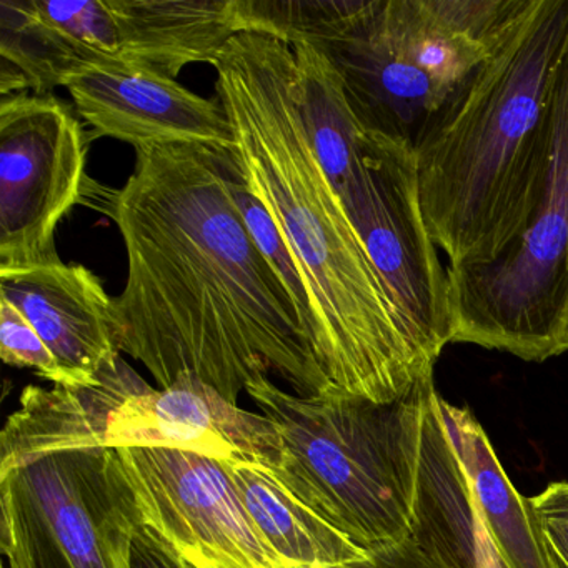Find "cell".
<instances>
[{
	"label": "cell",
	"mask_w": 568,
	"mask_h": 568,
	"mask_svg": "<svg viewBox=\"0 0 568 568\" xmlns=\"http://www.w3.org/2000/svg\"><path fill=\"white\" fill-rule=\"evenodd\" d=\"M135 154L124 187L104 192L128 252V282L115 297L121 354L161 388L192 375L235 405L272 375L304 397L338 394L248 231L231 151L171 144Z\"/></svg>",
	"instance_id": "cell-1"
},
{
	"label": "cell",
	"mask_w": 568,
	"mask_h": 568,
	"mask_svg": "<svg viewBox=\"0 0 568 568\" xmlns=\"http://www.w3.org/2000/svg\"><path fill=\"white\" fill-rule=\"evenodd\" d=\"M245 184L287 244L314 312V351L338 394L392 404L434 375L315 154L294 52L242 32L214 64Z\"/></svg>",
	"instance_id": "cell-2"
},
{
	"label": "cell",
	"mask_w": 568,
	"mask_h": 568,
	"mask_svg": "<svg viewBox=\"0 0 568 568\" xmlns=\"http://www.w3.org/2000/svg\"><path fill=\"white\" fill-rule=\"evenodd\" d=\"M568 0H527L415 148L425 222L448 267L494 261L521 231L545 169V112Z\"/></svg>",
	"instance_id": "cell-3"
},
{
	"label": "cell",
	"mask_w": 568,
	"mask_h": 568,
	"mask_svg": "<svg viewBox=\"0 0 568 568\" xmlns=\"http://www.w3.org/2000/svg\"><path fill=\"white\" fill-rule=\"evenodd\" d=\"M245 392L281 434L278 480L372 557L417 540L427 521L464 520L440 511L470 498L434 375L392 404L304 397L272 378Z\"/></svg>",
	"instance_id": "cell-4"
},
{
	"label": "cell",
	"mask_w": 568,
	"mask_h": 568,
	"mask_svg": "<svg viewBox=\"0 0 568 568\" xmlns=\"http://www.w3.org/2000/svg\"><path fill=\"white\" fill-rule=\"evenodd\" d=\"M545 169L521 231L491 262L448 267L452 344L545 362L568 351V42L545 112Z\"/></svg>",
	"instance_id": "cell-5"
},
{
	"label": "cell",
	"mask_w": 568,
	"mask_h": 568,
	"mask_svg": "<svg viewBox=\"0 0 568 568\" xmlns=\"http://www.w3.org/2000/svg\"><path fill=\"white\" fill-rule=\"evenodd\" d=\"M0 510L9 568H131L142 515L118 448L0 464Z\"/></svg>",
	"instance_id": "cell-6"
},
{
	"label": "cell",
	"mask_w": 568,
	"mask_h": 568,
	"mask_svg": "<svg viewBox=\"0 0 568 568\" xmlns=\"http://www.w3.org/2000/svg\"><path fill=\"white\" fill-rule=\"evenodd\" d=\"M88 138L52 95L0 102V271L58 261L55 232L88 189Z\"/></svg>",
	"instance_id": "cell-7"
},
{
	"label": "cell",
	"mask_w": 568,
	"mask_h": 568,
	"mask_svg": "<svg viewBox=\"0 0 568 568\" xmlns=\"http://www.w3.org/2000/svg\"><path fill=\"white\" fill-rule=\"evenodd\" d=\"M371 191L348 214L412 335L432 362L452 344L448 272L425 222L415 151L365 131Z\"/></svg>",
	"instance_id": "cell-8"
},
{
	"label": "cell",
	"mask_w": 568,
	"mask_h": 568,
	"mask_svg": "<svg viewBox=\"0 0 568 568\" xmlns=\"http://www.w3.org/2000/svg\"><path fill=\"white\" fill-rule=\"evenodd\" d=\"M304 42L337 69L364 131L414 151L450 99L402 52L388 26L387 0H322Z\"/></svg>",
	"instance_id": "cell-9"
},
{
	"label": "cell",
	"mask_w": 568,
	"mask_h": 568,
	"mask_svg": "<svg viewBox=\"0 0 568 568\" xmlns=\"http://www.w3.org/2000/svg\"><path fill=\"white\" fill-rule=\"evenodd\" d=\"M118 452L142 524L165 541L214 548L244 568H291L258 535L224 462L179 448Z\"/></svg>",
	"instance_id": "cell-10"
},
{
	"label": "cell",
	"mask_w": 568,
	"mask_h": 568,
	"mask_svg": "<svg viewBox=\"0 0 568 568\" xmlns=\"http://www.w3.org/2000/svg\"><path fill=\"white\" fill-rule=\"evenodd\" d=\"M105 447H162L219 460L257 462L277 470L282 440L265 415L231 404L201 378L132 395L109 418Z\"/></svg>",
	"instance_id": "cell-11"
},
{
	"label": "cell",
	"mask_w": 568,
	"mask_h": 568,
	"mask_svg": "<svg viewBox=\"0 0 568 568\" xmlns=\"http://www.w3.org/2000/svg\"><path fill=\"white\" fill-rule=\"evenodd\" d=\"M65 88L98 138L151 145L204 144L232 151L234 129L221 102L201 98L175 79L134 65H98Z\"/></svg>",
	"instance_id": "cell-12"
},
{
	"label": "cell",
	"mask_w": 568,
	"mask_h": 568,
	"mask_svg": "<svg viewBox=\"0 0 568 568\" xmlns=\"http://www.w3.org/2000/svg\"><path fill=\"white\" fill-rule=\"evenodd\" d=\"M111 0H0V94L49 95L122 62Z\"/></svg>",
	"instance_id": "cell-13"
},
{
	"label": "cell",
	"mask_w": 568,
	"mask_h": 568,
	"mask_svg": "<svg viewBox=\"0 0 568 568\" xmlns=\"http://www.w3.org/2000/svg\"><path fill=\"white\" fill-rule=\"evenodd\" d=\"M0 298L34 325L64 374V387L95 384L121 358L115 297L84 265L58 258L0 271Z\"/></svg>",
	"instance_id": "cell-14"
},
{
	"label": "cell",
	"mask_w": 568,
	"mask_h": 568,
	"mask_svg": "<svg viewBox=\"0 0 568 568\" xmlns=\"http://www.w3.org/2000/svg\"><path fill=\"white\" fill-rule=\"evenodd\" d=\"M122 64L175 79L195 62L215 64L244 32L239 0H111Z\"/></svg>",
	"instance_id": "cell-15"
},
{
	"label": "cell",
	"mask_w": 568,
	"mask_h": 568,
	"mask_svg": "<svg viewBox=\"0 0 568 568\" xmlns=\"http://www.w3.org/2000/svg\"><path fill=\"white\" fill-rule=\"evenodd\" d=\"M151 388L122 357L88 387L24 388L21 408L0 434V464L39 452L104 445L112 412Z\"/></svg>",
	"instance_id": "cell-16"
},
{
	"label": "cell",
	"mask_w": 568,
	"mask_h": 568,
	"mask_svg": "<svg viewBox=\"0 0 568 568\" xmlns=\"http://www.w3.org/2000/svg\"><path fill=\"white\" fill-rule=\"evenodd\" d=\"M258 535L291 568H367L374 557L292 494L267 465L222 460Z\"/></svg>",
	"instance_id": "cell-17"
},
{
	"label": "cell",
	"mask_w": 568,
	"mask_h": 568,
	"mask_svg": "<svg viewBox=\"0 0 568 568\" xmlns=\"http://www.w3.org/2000/svg\"><path fill=\"white\" fill-rule=\"evenodd\" d=\"M442 418L452 440L471 505L505 568H551L528 500L508 480L487 434L468 408L440 398Z\"/></svg>",
	"instance_id": "cell-18"
},
{
	"label": "cell",
	"mask_w": 568,
	"mask_h": 568,
	"mask_svg": "<svg viewBox=\"0 0 568 568\" xmlns=\"http://www.w3.org/2000/svg\"><path fill=\"white\" fill-rule=\"evenodd\" d=\"M294 52L298 104L315 154L347 211L371 184L365 155V131L355 119L341 74L327 55L308 42Z\"/></svg>",
	"instance_id": "cell-19"
},
{
	"label": "cell",
	"mask_w": 568,
	"mask_h": 568,
	"mask_svg": "<svg viewBox=\"0 0 568 568\" xmlns=\"http://www.w3.org/2000/svg\"><path fill=\"white\" fill-rule=\"evenodd\" d=\"M387 19L408 61L450 98L494 52L454 28L437 0H387Z\"/></svg>",
	"instance_id": "cell-20"
},
{
	"label": "cell",
	"mask_w": 568,
	"mask_h": 568,
	"mask_svg": "<svg viewBox=\"0 0 568 568\" xmlns=\"http://www.w3.org/2000/svg\"><path fill=\"white\" fill-rule=\"evenodd\" d=\"M234 192L245 222H247L248 231L254 235L258 248L274 268L278 281L282 282L285 291L291 295L295 311H297L298 318H301L302 327L307 332L312 347H314V312H312L311 298H308L307 288H305L304 281H302L301 272H298L297 264H295L287 244L282 239L277 225L274 224L262 202L252 194L251 189L245 184L237 162H235L234 169Z\"/></svg>",
	"instance_id": "cell-21"
},
{
	"label": "cell",
	"mask_w": 568,
	"mask_h": 568,
	"mask_svg": "<svg viewBox=\"0 0 568 568\" xmlns=\"http://www.w3.org/2000/svg\"><path fill=\"white\" fill-rule=\"evenodd\" d=\"M0 357L8 365L31 368L39 377L64 387L65 378L34 325L11 302L0 298Z\"/></svg>",
	"instance_id": "cell-22"
},
{
	"label": "cell",
	"mask_w": 568,
	"mask_h": 568,
	"mask_svg": "<svg viewBox=\"0 0 568 568\" xmlns=\"http://www.w3.org/2000/svg\"><path fill=\"white\" fill-rule=\"evenodd\" d=\"M527 500L551 568H568V481H555Z\"/></svg>",
	"instance_id": "cell-23"
},
{
	"label": "cell",
	"mask_w": 568,
	"mask_h": 568,
	"mask_svg": "<svg viewBox=\"0 0 568 568\" xmlns=\"http://www.w3.org/2000/svg\"><path fill=\"white\" fill-rule=\"evenodd\" d=\"M131 568H187L178 551L142 524L132 544Z\"/></svg>",
	"instance_id": "cell-24"
},
{
	"label": "cell",
	"mask_w": 568,
	"mask_h": 568,
	"mask_svg": "<svg viewBox=\"0 0 568 568\" xmlns=\"http://www.w3.org/2000/svg\"><path fill=\"white\" fill-rule=\"evenodd\" d=\"M169 544V541H168ZM171 545V544H169ZM187 568H244L227 555L209 547H184L171 545Z\"/></svg>",
	"instance_id": "cell-25"
},
{
	"label": "cell",
	"mask_w": 568,
	"mask_h": 568,
	"mask_svg": "<svg viewBox=\"0 0 568 568\" xmlns=\"http://www.w3.org/2000/svg\"><path fill=\"white\" fill-rule=\"evenodd\" d=\"M474 524H475V557H477V568H491L490 558V538H488L487 530L481 525L477 511L474 508Z\"/></svg>",
	"instance_id": "cell-26"
},
{
	"label": "cell",
	"mask_w": 568,
	"mask_h": 568,
	"mask_svg": "<svg viewBox=\"0 0 568 568\" xmlns=\"http://www.w3.org/2000/svg\"><path fill=\"white\" fill-rule=\"evenodd\" d=\"M490 558H491V568H505V565L501 564L500 558H498L497 551H495L494 545L490 541Z\"/></svg>",
	"instance_id": "cell-27"
},
{
	"label": "cell",
	"mask_w": 568,
	"mask_h": 568,
	"mask_svg": "<svg viewBox=\"0 0 568 568\" xmlns=\"http://www.w3.org/2000/svg\"><path fill=\"white\" fill-rule=\"evenodd\" d=\"M567 344H568V325H567Z\"/></svg>",
	"instance_id": "cell-28"
},
{
	"label": "cell",
	"mask_w": 568,
	"mask_h": 568,
	"mask_svg": "<svg viewBox=\"0 0 568 568\" xmlns=\"http://www.w3.org/2000/svg\"><path fill=\"white\" fill-rule=\"evenodd\" d=\"M297 568H305V567H297Z\"/></svg>",
	"instance_id": "cell-29"
}]
</instances>
